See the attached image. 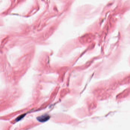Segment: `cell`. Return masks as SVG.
<instances>
[{
    "instance_id": "6da1fadb",
    "label": "cell",
    "mask_w": 130,
    "mask_h": 130,
    "mask_svg": "<svg viewBox=\"0 0 130 130\" xmlns=\"http://www.w3.org/2000/svg\"><path fill=\"white\" fill-rule=\"evenodd\" d=\"M50 118V115L47 114H44V115L38 117L37 118V119L39 122L43 123V122H45L49 120Z\"/></svg>"
},
{
    "instance_id": "7a4b0ae2",
    "label": "cell",
    "mask_w": 130,
    "mask_h": 130,
    "mask_svg": "<svg viewBox=\"0 0 130 130\" xmlns=\"http://www.w3.org/2000/svg\"><path fill=\"white\" fill-rule=\"evenodd\" d=\"M24 116H25V115H20V116H19L18 117V118H17V119H16V121H18L20 120L21 119H22Z\"/></svg>"
}]
</instances>
